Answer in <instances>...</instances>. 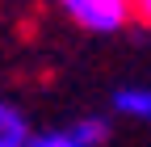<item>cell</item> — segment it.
Listing matches in <instances>:
<instances>
[{
  "mask_svg": "<svg viewBox=\"0 0 151 147\" xmlns=\"http://www.w3.org/2000/svg\"><path fill=\"white\" fill-rule=\"evenodd\" d=\"M55 4L88 34H118L134 21L130 0H55Z\"/></svg>",
  "mask_w": 151,
  "mask_h": 147,
  "instance_id": "6da1fadb",
  "label": "cell"
},
{
  "mask_svg": "<svg viewBox=\"0 0 151 147\" xmlns=\"http://www.w3.org/2000/svg\"><path fill=\"white\" fill-rule=\"evenodd\" d=\"M113 114L130 122H151V84H126L113 93Z\"/></svg>",
  "mask_w": 151,
  "mask_h": 147,
  "instance_id": "7a4b0ae2",
  "label": "cell"
},
{
  "mask_svg": "<svg viewBox=\"0 0 151 147\" xmlns=\"http://www.w3.org/2000/svg\"><path fill=\"white\" fill-rule=\"evenodd\" d=\"M29 135H34V130H29V118H25L13 101L0 97V147H25Z\"/></svg>",
  "mask_w": 151,
  "mask_h": 147,
  "instance_id": "3957f363",
  "label": "cell"
},
{
  "mask_svg": "<svg viewBox=\"0 0 151 147\" xmlns=\"http://www.w3.org/2000/svg\"><path fill=\"white\" fill-rule=\"evenodd\" d=\"M67 135L80 143V147H105L109 135H113V126H109V118H101V114H88V118H80V122H71Z\"/></svg>",
  "mask_w": 151,
  "mask_h": 147,
  "instance_id": "277c9868",
  "label": "cell"
},
{
  "mask_svg": "<svg viewBox=\"0 0 151 147\" xmlns=\"http://www.w3.org/2000/svg\"><path fill=\"white\" fill-rule=\"evenodd\" d=\"M25 147H80V143H76L67 130H34Z\"/></svg>",
  "mask_w": 151,
  "mask_h": 147,
  "instance_id": "5b68a950",
  "label": "cell"
},
{
  "mask_svg": "<svg viewBox=\"0 0 151 147\" xmlns=\"http://www.w3.org/2000/svg\"><path fill=\"white\" fill-rule=\"evenodd\" d=\"M130 4H134V21L151 25V0H130Z\"/></svg>",
  "mask_w": 151,
  "mask_h": 147,
  "instance_id": "8992f818",
  "label": "cell"
}]
</instances>
